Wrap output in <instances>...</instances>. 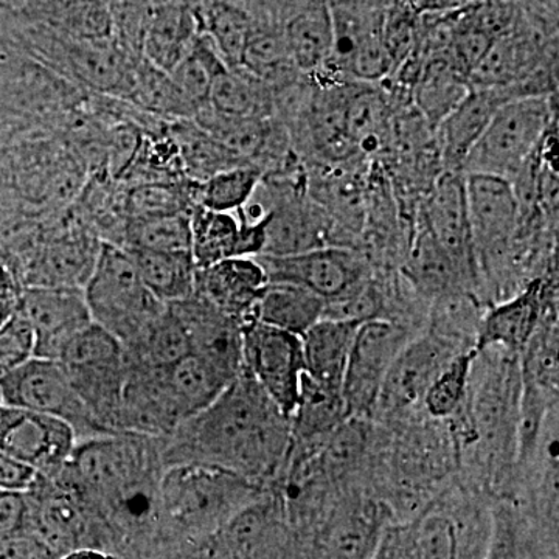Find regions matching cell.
<instances>
[{"label": "cell", "instance_id": "cell-37", "mask_svg": "<svg viewBox=\"0 0 559 559\" xmlns=\"http://www.w3.org/2000/svg\"><path fill=\"white\" fill-rule=\"evenodd\" d=\"M263 173L252 165H238L193 182L190 180V194L193 205L213 212L237 213L248 204L253 191L259 187Z\"/></svg>", "mask_w": 559, "mask_h": 559}, {"label": "cell", "instance_id": "cell-21", "mask_svg": "<svg viewBox=\"0 0 559 559\" xmlns=\"http://www.w3.org/2000/svg\"><path fill=\"white\" fill-rule=\"evenodd\" d=\"M484 559H558V528L544 524L514 500H496Z\"/></svg>", "mask_w": 559, "mask_h": 559}, {"label": "cell", "instance_id": "cell-51", "mask_svg": "<svg viewBox=\"0 0 559 559\" xmlns=\"http://www.w3.org/2000/svg\"><path fill=\"white\" fill-rule=\"evenodd\" d=\"M22 288L16 274L0 263V326L5 325L20 311Z\"/></svg>", "mask_w": 559, "mask_h": 559}, {"label": "cell", "instance_id": "cell-50", "mask_svg": "<svg viewBox=\"0 0 559 559\" xmlns=\"http://www.w3.org/2000/svg\"><path fill=\"white\" fill-rule=\"evenodd\" d=\"M47 547L32 533L0 536V559H43Z\"/></svg>", "mask_w": 559, "mask_h": 559}, {"label": "cell", "instance_id": "cell-31", "mask_svg": "<svg viewBox=\"0 0 559 559\" xmlns=\"http://www.w3.org/2000/svg\"><path fill=\"white\" fill-rule=\"evenodd\" d=\"M127 249L140 278L162 304L186 300L197 293L198 266L190 250L162 252V250Z\"/></svg>", "mask_w": 559, "mask_h": 559}, {"label": "cell", "instance_id": "cell-4", "mask_svg": "<svg viewBox=\"0 0 559 559\" xmlns=\"http://www.w3.org/2000/svg\"><path fill=\"white\" fill-rule=\"evenodd\" d=\"M83 289L92 322L109 331L123 345L130 344L167 308L146 288L127 249L109 241H102Z\"/></svg>", "mask_w": 559, "mask_h": 559}, {"label": "cell", "instance_id": "cell-54", "mask_svg": "<svg viewBox=\"0 0 559 559\" xmlns=\"http://www.w3.org/2000/svg\"><path fill=\"white\" fill-rule=\"evenodd\" d=\"M31 2L32 0H0V7H2V9L16 10L24 9V7H27Z\"/></svg>", "mask_w": 559, "mask_h": 559}, {"label": "cell", "instance_id": "cell-16", "mask_svg": "<svg viewBox=\"0 0 559 559\" xmlns=\"http://www.w3.org/2000/svg\"><path fill=\"white\" fill-rule=\"evenodd\" d=\"M557 271L530 280L509 299L489 305L481 316L476 349L496 347L521 355L538 330L544 312L558 304Z\"/></svg>", "mask_w": 559, "mask_h": 559}, {"label": "cell", "instance_id": "cell-25", "mask_svg": "<svg viewBox=\"0 0 559 559\" xmlns=\"http://www.w3.org/2000/svg\"><path fill=\"white\" fill-rule=\"evenodd\" d=\"M198 32V16L190 0H171L151 7L142 43V58L170 73L189 53Z\"/></svg>", "mask_w": 559, "mask_h": 559}, {"label": "cell", "instance_id": "cell-36", "mask_svg": "<svg viewBox=\"0 0 559 559\" xmlns=\"http://www.w3.org/2000/svg\"><path fill=\"white\" fill-rule=\"evenodd\" d=\"M127 100L134 103L135 108L156 116L175 120H191L194 117V109L173 83L170 73L154 68L142 57L134 61L131 91Z\"/></svg>", "mask_w": 559, "mask_h": 559}, {"label": "cell", "instance_id": "cell-41", "mask_svg": "<svg viewBox=\"0 0 559 559\" xmlns=\"http://www.w3.org/2000/svg\"><path fill=\"white\" fill-rule=\"evenodd\" d=\"M477 349L471 348L459 353L454 359L440 371L423 400L421 409L433 419H450L465 400L466 389L476 358Z\"/></svg>", "mask_w": 559, "mask_h": 559}, {"label": "cell", "instance_id": "cell-9", "mask_svg": "<svg viewBox=\"0 0 559 559\" xmlns=\"http://www.w3.org/2000/svg\"><path fill=\"white\" fill-rule=\"evenodd\" d=\"M418 333L421 331L390 320L360 323L342 381V399L349 417L373 421L393 360Z\"/></svg>", "mask_w": 559, "mask_h": 559}, {"label": "cell", "instance_id": "cell-23", "mask_svg": "<svg viewBox=\"0 0 559 559\" xmlns=\"http://www.w3.org/2000/svg\"><path fill=\"white\" fill-rule=\"evenodd\" d=\"M551 64L543 53L539 36L514 24L502 33L469 73L471 87H507L520 83L544 66Z\"/></svg>", "mask_w": 559, "mask_h": 559}, {"label": "cell", "instance_id": "cell-49", "mask_svg": "<svg viewBox=\"0 0 559 559\" xmlns=\"http://www.w3.org/2000/svg\"><path fill=\"white\" fill-rule=\"evenodd\" d=\"M39 476L38 471L0 450V489L28 491L38 481Z\"/></svg>", "mask_w": 559, "mask_h": 559}, {"label": "cell", "instance_id": "cell-45", "mask_svg": "<svg viewBox=\"0 0 559 559\" xmlns=\"http://www.w3.org/2000/svg\"><path fill=\"white\" fill-rule=\"evenodd\" d=\"M382 38L392 60V73L401 68L404 61L414 53L419 39L418 14L409 3H399L385 11L382 22ZM389 76V79H390ZM385 81V80H384Z\"/></svg>", "mask_w": 559, "mask_h": 559}, {"label": "cell", "instance_id": "cell-46", "mask_svg": "<svg viewBox=\"0 0 559 559\" xmlns=\"http://www.w3.org/2000/svg\"><path fill=\"white\" fill-rule=\"evenodd\" d=\"M35 347L31 323L17 312L0 326V378L35 358Z\"/></svg>", "mask_w": 559, "mask_h": 559}, {"label": "cell", "instance_id": "cell-44", "mask_svg": "<svg viewBox=\"0 0 559 559\" xmlns=\"http://www.w3.org/2000/svg\"><path fill=\"white\" fill-rule=\"evenodd\" d=\"M58 22L73 40H108L114 35L112 13L105 0H62Z\"/></svg>", "mask_w": 559, "mask_h": 559}, {"label": "cell", "instance_id": "cell-42", "mask_svg": "<svg viewBox=\"0 0 559 559\" xmlns=\"http://www.w3.org/2000/svg\"><path fill=\"white\" fill-rule=\"evenodd\" d=\"M252 25L249 14L229 2H215L210 9L207 36L227 68H240Z\"/></svg>", "mask_w": 559, "mask_h": 559}, {"label": "cell", "instance_id": "cell-34", "mask_svg": "<svg viewBox=\"0 0 559 559\" xmlns=\"http://www.w3.org/2000/svg\"><path fill=\"white\" fill-rule=\"evenodd\" d=\"M209 106L238 119H271L277 112V94L246 70L227 68L213 83Z\"/></svg>", "mask_w": 559, "mask_h": 559}, {"label": "cell", "instance_id": "cell-29", "mask_svg": "<svg viewBox=\"0 0 559 559\" xmlns=\"http://www.w3.org/2000/svg\"><path fill=\"white\" fill-rule=\"evenodd\" d=\"M290 57L307 79H314L329 66L333 51V17L330 2L314 0L285 25Z\"/></svg>", "mask_w": 559, "mask_h": 559}, {"label": "cell", "instance_id": "cell-35", "mask_svg": "<svg viewBox=\"0 0 559 559\" xmlns=\"http://www.w3.org/2000/svg\"><path fill=\"white\" fill-rule=\"evenodd\" d=\"M127 362L146 369H164L190 355L189 337L178 318L165 308L159 318L148 323L138 336L124 345Z\"/></svg>", "mask_w": 559, "mask_h": 559}, {"label": "cell", "instance_id": "cell-19", "mask_svg": "<svg viewBox=\"0 0 559 559\" xmlns=\"http://www.w3.org/2000/svg\"><path fill=\"white\" fill-rule=\"evenodd\" d=\"M266 283V272L255 257H234L198 270L197 293L242 326L252 322Z\"/></svg>", "mask_w": 559, "mask_h": 559}, {"label": "cell", "instance_id": "cell-20", "mask_svg": "<svg viewBox=\"0 0 559 559\" xmlns=\"http://www.w3.org/2000/svg\"><path fill=\"white\" fill-rule=\"evenodd\" d=\"M400 272L412 288L430 305L459 294H476L480 297L457 264L417 219Z\"/></svg>", "mask_w": 559, "mask_h": 559}, {"label": "cell", "instance_id": "cell-8", "mask_svg": "<svg viewBox=\"0 0 559 559\" xmlns=\"http://www.w3.org/2000/svg\"><path fill=\"white\" fill-rule=\"evenodd\" d=\"M474 348L457 340L425 329L406 345L390 367L373 421L388 423L423 411L426 392L440 371L459 353Z\"/></svg>", "mask_w": 559, "mask_h": 559}, {"label": "cell", "instance_id": "cell-18", "mask_svg": "<svg viewBox=\"0 0 559 559\" xmlns=\"http://www.w3.org/2000/svg\"><path fill=\"white\" fill-rule=\"evenodd\" d=\"M513 100H520L513 86L471 87L468 95L436 130L443 171L462 173L463 162L489 121L503 105Z\"/></svg>", "mask_w": 559, "mask_h": 559}, {"label": "cell", "instance_id": "cell-30", "mask_svg": "<svg viewBox=\"0 0 559 559\" xmlns=\"http://www.w3.org/2000/svg\"><path fill=\"white\" fill-rule=\"evenodd\" d=\"M325 300L310 289L283 282H267L253 310V320L304 336L323 319Z\"/></svg>", "mask_w": 559, "mask_h": 559}, {"label": "cell", "instance_id": "cell-24", "mask_svg": "<svg viewBox=\"0 0 559 559\" xmlns=\"http://www.w3.org/2000/svg\"><path fill=\"white\" fill-rule=\"evenodd\" d=\"M417 51L421 62L412 86L411 100L419 116L436 131L468 95L471 84L447 50Z\"/></svg>", "mask_w": 559, "mask_h": 559}, {"label": "cell", "instance_id": "cell-47", "mask_svg": "<svg viewBox=\"0 0 559 559\" xmlns=\"http://www.w3.org/2000/svg\"><path fill=\"white\" fill-rule=\"evenodd\" d=\"M32 503L27 491L0 489V536L31 533Z\"/></svg>", "mask_w": 559, "mask_h": 559}, {"label": "cell", "instance_id": "cell-39", "mask_svg": "<svg viewBox=\"0 0 559 559\" xmlns=\"http://www.w3.org/2000/svg\"><path fill=\"white\" fill-rule=\"evenodd\" d=\"M179 123L176 128V148L186 171L183 175L189 176V180L201 182L216 173L240 165L193 120H179Z\"/></svg>", "mask_w": 559, "mask_h": 559}, {"label": "cell", "instance_id": "cell-38", "mask_svg": "<svg viewBox=\"0 0 559 559\" xmlns=\"http://www.w3.org/2000/svg\"><path fill=\"white\" fill-rule=\"evenodd\" d=\"M227 69L207 35L198 36L189 53L171 70L173 83L178 86L194 116L209 106L210 92L221 72Z\"/></svg>", "mask_w": 559, "mask_h": 559}, {"label": "cell", "instance_id": "cell-13", "mask_svg": "<svg viewBox=\"0 0 559 559\" xmlns=\"http://www.w3.org/2000/svg\"><path fill=\"white\" fill-rule=\"evenodd\" d=\"M415 219L436 238L484 300L466 204L465 175L457 171L441 173L428 194L419 202Z\"/></svg>", "mask_w": 559, "mask_h": 559}, {"label": "cell", "instance_id": "cell-3", "mask_svg": "<svg viewBox=\"0 0 559 559\" xmlns=\"http://www.w3.org/2000/svg\"><path fill=\"white\" fill-rule=\"evenodd\" d=\"M267 492L245 477L200 463L171 465L162 480L165 507L183 527L213 535Z\"/></svg>", "mask_w": 559, "mask_h": 559}, {"label": "cell", "instance_id": "cell-52", "mask_svg": "<svg viewBox=\"0 0 559 559\" xmlns=\"http://www.w3.org/2000/svg\"><path fill=\"white\" fill-rule=\"evenodd\" d=\"M481 0H407L412 10L423 14H451L469 9Z\"/></svg>", "mask_w": 559, "mask_h": 559}, {"label": "cell", "instance_id": "cell-53", "mask_svg": "<svg viewBox=\"0 0 559 559\" xmlns=\"http://www.w3.org/2000/svg\"><path fill=\"white\" fill-rule=\"evenodd\" d=\"M60 559H116L110 557V555L105 554V551L91 549V547H76V549H72L66 551L64 555Z\"/></svg>", "mask_w": 559, "mask_h": 559}, {"label": "cell", "instance_id": "cell-14", "mask_svg": "<svg viewBox=\"0 0 559 559\" xmlns=\"http://www.w3.org/2000/svg\"><path fill=\"white\" fill-rule=\"evenodd\" d=\"M79 444L75 430L60 418L0 407V450L38 471L43 477L60 474Z\"/></svg>", "mask_w": 559, "mask_h": 559}, {"label": "cell", "instance_id": "cell-5", "mask_svg": "<svg viewBox=\"0 0 559 559\" xmlns=\"http://www.w3.org/2000/svg\"><path fill=\"white\" fill-rule=\"evenodd\" d=\"M412 522L417 559H484L492 502L457 479Z\"/></svg>", "mask_w": 559, "mask_h": 559}, {"label": "cell", "instance_id": "cell-2", "mask_svg": "<svg viewBox=\"0 0 559 559\" xmlns=\"http://www.w3.org/2000/svg\"><path fill=\"white\" fill-rule=\"evenodd\" d=\"M521 358L507 349H479L462 406L450 423L459 479L491 502L510 499L520 455Z\"/></svg>", "mask_w": 559, "mask_h": 559}, {"label": "cell", "instance_id": "cell-28", "mask_svg": "<svg viewBox=\"0 0 559 559\" xmlns=\"http://www.w3.org/2000/svg\"><path fill=\"white\" fill-rule=\"evenodd\" d=\"M238 69L266 83L275 94L307 79L290 57L285 27L275 25H252Z\"/></svg>", "mask_w": 559, "mask_h": 559}, {"label": "cell", "instance_id": "cell-10", "mask_svg": "<svg viewBox=\"0 0 559 559\" xmlns=\"http://www.w3.org/2000/svg\"><path fill=\"white\" fill-rule=\"evenodd\" d=\"M241 334L242 370L290 418L299 403L305 374L301 337L257 320L242 325Z\"/></svg>", "mask_w": 559, "mask_h": 559}, {"label": "cell", "instance_id": "cell-33", "mask_svg": "<svg viewBox=\"0 0 559 559\" xmlns=\"http://www.w3.org/2000/svg\"><path fill=\"white\" fill-rule=\"evenodd\" d=\"M190 252L198 270L234 257H246L245 235L235 213L213 212L193 205L190 210Z\"/></svg>", "mask_w": 559, "mask_h": 559}, {"label": "cell", "instance_id": "cell-12", "mask_svg": "<svg viewBox=\"0 0 559 559\" xmlns=\"http://www.w3.org/2000/svg\"><path fill=\"white\" fill-rule=\"evenodd\" d=\"M139 433H108L80 441L66 471L91 491L112 500L146 481L148 444Z\"/></svg>", "mask_w": 559, "mask_h": 559}, {"label": "cell", "instance_id": "cell-11", "mask_svg": "<svg viewBox=\"0 0 559 559\" xmlns=\"http://www.w3.org/2000/svg\"><path fill=\"white\" fill-rule=\"evenodd\" d=\"M267 282H283L310 289L325 304L355 293L373 274L359 249L329 246L288 257H255Z\"/></svg>", "mask_w": 559, "mask_h": 559}, {"label": "cell", "instance_id": "cell-32", "mask_svg": "<svg viewBox=\"0 0 559 559\" xmlns=\"http://www.w3.org/2000/svg\"><path fill=\"white\" fill-rule=\"evenodd\" d=\"M349 418L341 390L329 388L304 374L299 403L290 415L293 444H310L325 439Z\"/></svg>", "mask_w": 559, "mask_h": 559}, {"label": "cell", "instance_id": "cell-7", "mask_svg": "<svg viewBox=\"0 0 559 559\" xmlns=\"http://www.w3.org/2000/svg\"><path fill=\"white\" fill-rule=\"evenodd\" d=\"M0 401L16 409L60 418L75 430L80 441L108 436L73 388L58 360L33 358L0 378Z\"/></svg>", "mask_w": 559, "mask_h": 559}, {"label": "cell", "instance_id": "cell-22", "mask_svg": "<svg viewBox=\"0 0 559 559\" xmlns=\"http://www.w3.org/2000/svg\"><path fill=\"white\" fill-rule=\"evenodd\" d=\"M102 241L86 231L70 229L50 238L27 267L24 286H72L84 288Z\"/></svg>", "mask_w": 559, "mask_h": 559}, {"label": "cell", "instance_id": "cell-48", "mask_svg": "<svg viewBox=\"0 0 559 559\" xmlns=\"http://www.w3.org/2000/svg\"><path fill=\"white\" fill-rule=\"evenodd\" d=\"M370 559H417L414 522H390Z\"/></svg>", "mask_w": 559, "mask_h": 559}, {"label": "cell", "instance_id": "cell-6", "mask_svg": "<svg viewBox=\"0 0 559 559\" xmlns=\"http://www.w3.org/2000/svg\"><path fill=\"white\" fill-rule=\"evenodd\" d=\"M554 95L520 98L503 105L463 162V175L513 179L551 134Z\"/></svg>", "mask_w": 559, "mask_h": 559}, {"label": "cell", "instance_id": "cell-40", "mask_svg": "<svg viewBox=\"0 0 559 559\" xmlns=\"http://www.w3.org/2000/svg\"><path fill=\"white\" fill-rule=\"evenodd\" d=\"M189 213L142 216L128 219L123 229V248L182 252L190 250Z\"/></svg>", "mask_w": 559, "mask_h": 559}, {"label": "cell", "instance_id": "cell-27", "mask_svg": "<svg viewBox=\"0 0 559 559\" xmlns=\"http://www.w3.org/2000/svg\"><path fill=\"white\" fill-rule=\"evenodd\" d=\"M160 373L182 421L207 409L235 380L191 353L160 369Z\"/></svg>", "mask_w": 559, "mask_h": 559}, {"label": "cell", "instance_id": "cell-55", "mask_svg": "<svg viewBox=\"0 0 559 559\" xmlns=\"http://www.w3.org/2000/svg\"><path fill=\"white\" fill-rule=\"evenodd\" d=\"M145 2H148L151 7H154L160 5V3L171 2V0H145Z\"/></svg>", "mask_w": 559, "mask_h": 559}, {"label": "cell", "instance_id": "cell-17", "mask_svg": "<svg viewBox=\"0 0 559 559\" xmlns=\"http://www.w3.org/2000/svg\"><path fill=\"white\" fill-rule=\"evenodd\" d=\"M167 307L186 330L191 355L207 360L230 378L241 373L242 334L237 320L221 312L198 293Z\"/></svg>", "mask_w": 559, "mask_h": 559}, {"label": "cell", "instance_id": "cell-1", "mask_svg": "<svg viewBox=\"0 0 559 559\" xmlns=\"http://www.w3.org/2000/svg\"><path fill=\"white\" fill-rule=\"evenodd\" d=\"M171 465L200 463L245 477L266 491L282 484L293 451L290 418L249 373L171 432Z\"/></svg>", "mask_w": 559, "mask_h": 559}, {"label": "cell", "instance_id": "cell-43", "mask_svg": "<svg viewBox=\"0 0 559 559\" xmlns=\"http://www.w3.org/2000/svg\"><path fill=\"white\" fill-rule=\"evenodd\" d=\"M123 202L128 219L167 215V213H189L193 207L190 180H187V183L157 182V180L139 183L127 194Z\"/></svg>", "mask_w": 559, "mask_h": 559}, {"label": "cell", "instance_id": "cell-26", "mask_svg": "<svg viewBox=\"0 0 559 559\" xmlns=\"http://www.w3.org/2000/svg\"><path fill=\"white\" fill-rule=\"evenodd\" d=\"M360 323L320 319L301 336L305 374L320 384L341 390L349 352Z\"/></svg>", "mask_w": 559, "mask_h": 559}, {"label": "cell", "instance_id": "cell-15", "mask_svg": "<svg viewBox=\"0 0 559 559\" xmlns=\"http://www.w3.org/2000/svg\"><path fill=\"white\" fill-rule=\"evenodd\" d=\"M20 314L35 333V358L58 360L69 341L92 323L83 288L24 286Z\"/></svg>", "mask_w": 559, "mask_h": 559}]
</instances>
